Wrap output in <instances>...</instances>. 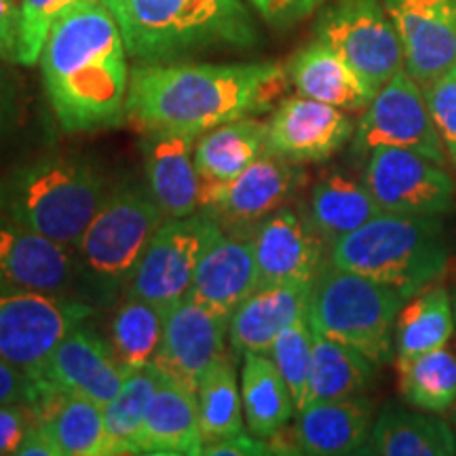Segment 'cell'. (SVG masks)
Returning a JSON list of instances; mask_svg holds the SVG:
<instances>
[{
	"instance_id": "5",
	"label": "cell",
	"mask_w": 456,
	"mask_h": 456,
	"mask_svg": "<svg viewBox=\"0 0 456 456\" xmlns=\"http://www.w3.org/2000/svg\"><path fill=\"white\" fill-rule=\"evenodd\" d=\"M163 222V209L146 188L125 184L110 191L74 248L77 298L104 309L117 305Z\"/></svg>"
},
{
	"instance_id": "26",
	"label": "cell",
	"mask_w": 456,
	"mask_h": 456,
	"mask_svg": "<svg viewBox=\"0 0 456 456\" xmlns=\"http://www.w3.org/2000/svg\"><path fill=\"white\" fill-rule=\"evenodd\" d=\"M366 448L383 456H450L456 454V436L433 412L420 414L391 403L372 423Z\"/></svg>"
},
{
	"instance_id": "28",
	"label": "cell",
	"mask_w": 456,
	"mask_h": 456,
	"mask_svg": "<svg viewBox=\"0 0 456 456\" xmlns=\"http://www.w3.org/2000/svg\"><path fill=\"white\" fill-rule=\"evenodd\" d=\"M32 410L61 456H104V408L87 399L43 389Z\"/></svg>"
},
{
	"instance_id": "46",
	"label": "cell",
	"mask_w": 456,
	"mask_h": 456,
	"mask_svg": "<svg viewBox=\"0 0 456 456\" xmlns=\"http://www.w3.org/2000/svg\"><path fill=\"white\" fill-rule=\"evenodd\" d=\"M15 454L17 456H61L60 448H57L55 442L51 440L47 429L37 423V419H34L30 429L26 431L24 440L20 442Z\"/></svg>"
},
{
	"instance_id": "24",
	"label": "cell",
	"mask_w": 456,
	"mask_h": 456,
	"mask_svg": "<svg viewBox=\"0 0 456 456\" xmlns=\"http://www.w3.org/2000/svg\"><path fill=\"white\" fill-rule=\"evenodd\" d=\"M372 429V406L363 397L311 402L298 410L294 442L311 456L362 454Z\"/></svg>"
},
{
	"instance_id": "39",
	"label": "cell",
	"mask_w": 456,
	"mask_h": 456,
	"mask_svg": "<svg viewBox=\"0 0 456 456\" xmlns=\"http://www.w3.org/2000/svg\"><path fill=\"white\" fill-rule=\"evenodd\" d=\"M423 91L442 144L456 167V64Z\"/></svg>"
},
{
	"instance_id": "43",
	"label": "cell",
	"mask_w": 456,
	"mask_h": 456,
	"mask_svg": "<svg viewBox=\"0 0 456 456\" xmlns=\"http://www.w3.org/2000/svg\"><path fill=\"white\" fill-rule=\"evenodd\" d=\"M271 26L288 28L311 15L322 0H249Z\"/></svg>"
},
{
	"instance_id": "10",
	"label": "cell",
	"mask_w": 456,
	"mask_h": 456,
	"mask_svg": "<svg viewBox=\"0 0 456 456\" xmlns=\"http://www.w3.org/2000/svg\"><path fill=\"white\" fill-rule=\"evenodd\" d=\"M95 306L78 298L0 283V357L34 374L55 345Z\"/></svg>"
},
{
	"instance_id": "35",
	"label": "cell",
	"mask_w": 456,
	"mask_h": 456,
	"mask_svg": "<svg viewBox=\"0 0 456 456\" xmlns=\"http://www.w3.org/2000/svg\"><path fill=\"white\" fill-rule=\"evenodd\" d=\"M399 393L420 412L440 414L456 403V351L440 349L397 359Z\"/></svg>"
},
{
	"instance_id": "14",
	"label": "cell",
	"mask_w": 456,
	"mask_h": 456,
	"mask_svg": "<svg viewBox=\"0 0 456 456\" xmlns=\"http://www.w3.org/2000/svg\"><path fill=\"white\" fill-rule=\"evenodd\" d=\"M43 389L87 399L104 408L121 389L127 372L110 342L81 326L72 328L32 374Z\"/></svg>"
},
{
	"instance_id": "11",
	"label": "cell",
	"mask_w": 456,
	"mask_h": 456,
	"mask_svg": "<svg viewBox=\"0 0 456 456\" xmlns=\"http://www.w3.org/2000/svg\"><path fill=\"white\" fill-rule=\"evenodd\" d=\"M379 146L410 148L431 161L446 163L448 152L431 118L425 91L406 70L376 91L357 123L353 138L355 155L366 157Z\"/></svg>"
},
{
	"instance_id": "12",
	"label": "cell",
	"mask_w": 456,
	"mask_h": 456,
	"mask_svg": "<svg viewBox=\"0 0 456 456\" xmlns=\"http://www.w3.org/2000/svg\"><path fill=\"white\" fill-rule=\"evenodd\" d=\"M363 182L379 208L389 214L442 216L454 208L452 178L440 163L410 148H374Z\"/></svg>"
},
{
	"instance_id": "20",
	"label": "cell",
	"mask_w": 456,
	"mask_h": 456,
	"mask_svg": "<svg viewBox=\"0 0 456 456\" xmlns=\"http://www.w3.org/2000/svg\"><path fill=\"white\" fill-rule=\"evenodd\" d=\"M144 165L148 191L165 218H186L201 209L203 178L195 163L199 135L184 131H146Z\"/></svg>"
},
{
	"instance_id": "23",
	"label": "cell",
	"mask_w": 456,
	"mask_h": 456,
	"mask_svg": "<svg viewBox=\"0 0 456 456\" xmlns=\"http://www.w3.org/2000/svg\"><path fill=\"white\" fill-rule=\"evenodd\" d=\"M256 288H258V266H256L252 235L222 232L218 241L203 254L186 296L232 315V311Z\"/></svg>"
},
{
	"instance_id": "13",
	"label": "cell",
	"mask_w": 456,
	"mask_h": 456,
	"mask_svg": "<svg viewBox=\"0 0 456 456\" xmlns=\"http://www.w3.org/2000/svg\"><path fill=\"white\" fill-rule=\"evenodd\" d=\"M305 171L294 161L266 151L228 182H205L201 186V209L216 220L235 226L258 224L266 216L285 208L296 195Z\"/></svg>"
},
{
	"instance_id": "17",
	"label": "cell",
	"mask_w": 456,
	"mask_h": 456,
	"mask_svg": "<svg viewBox=\"0 0 456 456\" xmlns=\"http://www.w3.org/2000/svg\"><path fill=\"white\" fill-rule=\"evenodd\" d=\"M258 285L313 283L323 266V237L309 216L281 208L252 232Z\"/></svg>"
},
{
	"instance_id": "9",
	"label": "cell",
	"mask_w": 456,
	"mask_h": 456,
	"mask_svg": "<svg viewBox=\"0 0 456 456\" xmlns=\"http://www.w3.org/2000/svg\"><path fill=\"white\" fill-rule=\"evenodd\" d=\"M222 232L220 222L205 212L167 218L148 243L127 294L151 302L167 315L188 294L199 262Z\"/></svg>"
},
{
	"instance_id": "15",
	"label": "cell",
	"mask_w": 456,
	"mask_h": 456,
	"mask_svg": "<svg viewBox=\"0 0 456 456\" xmlns=\"http://www.w3.org/2000/svg\"><path fill=\"white\" fill-rule=\"evenodd\" d=\"M228 326L231 315L184 296L165 315L155 363L197 391L201 376L228 355Z\"/></svg>"
},
{
	"instance_id": "1",
	"label": "cell",
	"mask_w": 456,
	"mask_h": 456,
	"mask_svg": "<svg viewBox=\"0 0 456 456\" xmlns=\"http://www.w3.org/2000/svg\"><path fill=\"white\" fill-rule=\"evenodd\" d=\"M288 85V70L256 64H138L129 72L127 118L146 131L201 135L218 125L269 112Z\"/></svg>"
},
{
	"instance_id": "30",
	"label": "cell",
	"mask_w": 456,
	"mask_h": 456,
	"mask_svg": "<svg viewBox=\"0 0 456 456\" xmlns=\"http://www.w3.org/2000/svg\"><path fill=\"white\" fill-rule=\"evenodd\" d=\"M380 212L383 209L374 201L366 182H359L342 171L328 174L311 192L309 218L330 245L357 231Z\"/></svg>"
},
{
	"instance_id": "45",
	"label": "cell",
	"mask_w": 456,
	"mask_h": 456,
	"mask_svg": "<svg viewBox=\"0 0 456 456\" xmlns=\"http://www.w3.org/2000/svg\"><path fill=\"white\" fill-rule=\"evenodd\" d=\"M203 454L209 456H265L273 454L271 444L262 437L256 436H245L243 433H237V436L226 437V440L205 444Z\"/></svg>"
},
{
	"instance_id": "21",
	"label": "cell",
	"mask_w": 456,
	"mask_h": 456,
	"mask_svg": "<svg viewBox=\"0 0 456 456\" xmlns=\"http://www.w3.org/2000/svg\"><path fill=\"white\" fill-rule=\"evenodd\" d=\"M313 283L258 285L232 311L228 338L237 355L269 353L277 336L309 313Z\"/></svg>"
},
{
	"instance_id": "6",
	"label": "cell",
	"mask_w": 456,
	"mask_h": 456,
	"mask_svg": "<svg viewBox=\"0 0 456 456\" xmlns=\"http://www.w3.org/2000/svg\"><path fill=\"white\" fill-rule=\"evenodd\" d=\"M448 256L437 216L380 212L330 245L336 266L391 285L406 300L444 275Z\"/></svg>"
},
{
	"instance_id": "44",
	"label": "cell",
	"mask_w": 456,
	"mask_h": 456,
	"mask_svg": "<svg viewBox=\"0 0 456 456\" xmlns=\"http://www.w3.org/2000/svg\"><path fill=\"white\" fill-rule=\"evenodd\" d=\"M20 0H0V60L13 64L20 49Z\"/></svg>"
},
{
	"instance_id": "36",
	"label": "cell",
	"mask_w": 456,
	"mask_h": 456,
	"mask_svg": "<svg viewBox=\"0 0 456 456\" xmlns=\"http://www.w3.org/2000/svg\"><path fill=\"white\" fill-rule=\"evenodd\" d=\"M199 425L203 442L212 444L243 433V402L235 366L231 357H222L201 376L197 385Z\"/></svg>"
},
{
	"instance_id": "25",
	"label": "cell",
	"mask_w": 456,
	"mask_h": 456,
	"mask_svg": "<svg viewBox=\"0 0 456 456\" xmlns=\"http://www.w3.org/2000/svg\"><path fill=\"white\" fill-rule=\"evenodd\" d=\"M288 78L302 98L323 102L340 110H359L374 98L353 68L319 38L292 57Z\"/></svg>"
},
{
	"instance_id": "31",
	"label": "cell",
	"mask_w": 456,
	"mask_h": 456,
	"mask_svg": "<svg viewBox=\"0 0 456 456\" xmlns=\"http://www.w3.org/2000/svg\"><path fill=\"white\" fill-rule=\"evenodd\" d=\"M408 300L395 322L397 359H410L446 346L454 334V311L448 289L440 283H431Z\"/></svg>"
},
{
	"instance_id": "29",
	"label": "cell",
	"mask_w": 456,
	"mask_h": 456,
	"mask_svg": "<svg viewBox=\"0 0 456 456\" xmlns=\"http://www.w3.org/2000/svg\"><path fill=\"white\" fill-rule=\"evenodd\" d=\"M269 123L245 117L197 138L195 163L205 182H228L266 152Z\"/></svg>"
},
{
	"instance_id": "34",
	"label": "cell",
	"mask_w": 456,
	"mask_h": 456,
	"mask_svg": "<svg viewBox=\"0 0 456 456\" xmlns=\"http://www.w3.org/2000/svg\"><path fill=\"white\" fill-rule=\"evenodd\" d=\"M165 315L151 302L125 294L110 322V346L125 372L134 374L155 362Z\"/></svg>"
},
{
	"instance_id": "19",
	"label": "cell",
	"mask_w": 456,
	"mask_h": 456,
	"mask_svg": "<svg viewBox=\"0 0 456 456\" xmlns=\"http://www.w3.org/2000/svg\"><path fill=\"white\" fill-rule=\"evenodd\" d=\"M351 135L353 121L340 108L296 95L273 112L266 151L294 163H317L336 155Z\"/></svg>"
},
{
	"instance_id": "18",
	"label": "cell",
	"mask_w": 456,
	"mask_h": 456,
	"mask_svg": "<svg viewBox=\"0 0 456 456\" xmlns=\"http://www.w3.org/2000/svg\"><path fill=\"white\" fill-rule=\"evenodd\" d=\"M0 283L77 298L74 249L0 214Z\"/></svg>"
},
{
	"instance_id": "8",
	"label": "cell",
	"mask_w": 456,
	"mask_h": 456,
	"mask_svg": "<svg viewBox=\"0 0 456 456\" xmlns=\"http://www.w3.org/2000/svg\"><path fill=\"white\" fill-rule=\"evenodd\" d=\"M317 38L353 68L372 95L406 68L399 34L380 0H336L319 17Z\"/></svg>"
},
{
	"instance_id": "47",
	"label": "cell",
	"mask_w": 456,
	"mask_h": 456,
	"mask_svg": "<svg viewBox=\"0 0 456 456\" xmlns=\"http://www.w3.org/2000/svg\"><path fill=\"white\" fill-rule=\"evenodd\" d=\"M452 423H454V436H456V403H454V414H452Z\"/></svg>"
},
{
	"instance_id": "22",
	"label": "cell",
	"mask_w": 456,
	"mask_h": 456,
	"mask_svg": "<svg viewBox=\"0 0 456 456\" xmlns=\"http://www.w3.org/2000/svg\"><path fill=\"white\" fill-rule=\"evenodd\" d=\"M203 448L197 391L163 372L142 429V454L197 456Z\"/></svg>"
},
{
	"instance_id": "32",
	"label": "cell",
	"mask_w": 456,
	"mask_h": 456,
	"mask_svg": "<svg viewBox=\"0 0 456 456\" xmlns=\"http://www.w3.org/2000/svg\"><path fill=\"white\" fill-rule=\"evenodd\" d=\"M163 370L155 362L129 374L104 406V456L142 454L140 437Z\"/></svg>"
},
{
	"instance_id": "33",
	"label": "cell",
	"mask_w": 456,
	"mask_h": 456,
	"mask_svg": "<svg viewBox=\"0 0 456 456\" xmlns=\"http://www.w3.org/2000/svg\"><path fill=\"white\" fill-rule=\"evenodd\" d=\"M374 363L363 353L315 332L309 403L357 397L370 385Z\"/></svg>"
},
{
	"instance_id": "40",
	"label": "cell",
	"mask_w": 456,
	"mask_h": 456,
	"mask_svg": "<svg viewBox=\"0 0 456 456\" xmlns=\"http://www.w3.org/2000/svg\"><path fill=\"white\" fill-rule=\"evenodd\" d=\"M24 114L26 102L20 78L11 70L9 61L0 60V155L24 125Z\"/></svg>"
},
{
	"instance_id": "16",
	"label": "cell",
	"mask_w": 456,
	"mask_h": 456,
	"mask_svg": "<svg viewBox=\"0 0 456 456\" xmlns=\"http://www.w3.org/2000/svg\"><path fill=\"white\" fill-rule=\"evenodd\" d=\"M406 72L420 87L456 64V0H385Z\"/></svg>"
},
{
	"instance_id": "4",
	"label": "cell",
	"mask_w": 456,
	"mask_h": 456,
	"mask_svg": "<svg viewBox=\"0 0 456 456\" xmlns=\"http://www.w3.org/2000/svg\"><path fill=\"white\" fill-rule=\"evenodd\" d=\"M110 195L106 175L78 155H43L0 178V214L74 249Z\"/></svg>"
},
{
	"instance_id": "27",
	"label": "cell",
	"mask_w": 456,
	"mask_h": 456,
	"mask_svg": "<svg viewBox=\"0 0 456 456\" xmlns=\"http://www.w3.org/2000/svg\"><path fill=\"white\" fill-rule=\"evenodd\" d=\"M241 363V402L252 436L271 440L292 420L296 403L288 383L269 353H245Z\"/></svg>"
},
{
	"instance_id": "41",
	"label": "cell",
	"mask_w": 456,
	"mask_h": 456,
	"mask_svg": "<svg viewBox=\"0 0 456 456\" xmlns=\"http://www.w3.org/2000/svg\"><path fill=\"white\" fill-rule=\"evenodd\" d=\"M43 395V387L26 370L0 357V403H28L34 406Z\"/></svg>"
},
{
	"instance_id": "37",
	"label": "cell",
	"mask_w": 456,
	"mask_h": 456,
	"mask_svg": "<svg viewBox=\"0 0 456 456\" xmlns=\"http://www.w3.org/2000/svg\"><path fill=\"white\" fill-rule=\"evenodd\" d=\"M313 340H315V332H313L309 313H306L305 317L296 319L292 326L285 328L277 336L269 351L271 359L292 391L296 410H302L309 403Z\"/></svg>"
},
{
	"instance_id": "7",
	"label": "cell",
	"mask_w": 456,
	"mask_h": 456,
	"mask_svg": "<svg viewBox=\"0 0 456 456\" xmlns=\"http://www.w3.org/2000/svg\"><path fill=\"white\" fill-rule=\"evenodd\" d=\"M403 298L391 285L323 262L309 298V322L317 334L338 340L363 353L374 366L391 357Z\"/></svg>"
},
{
	"instance_id": "38",
	"label": "cell",
	"mask_w": 456,
	"mask_h": 456,
	"mask_svg": "<svg viewBox=\"0 0 456 456\" xmlns=\"http://www.w3.org/2000/svg\"><path fill=\"white\" fill-rule=\"evenodd\" d=\"M87 0H20V49L17 64L34 66L41 61V53L49 30L68 11Z\"/></svg>"
},
{
	"instance_id": "42",
	"label": "cell",
	"mask_w": 456,
	"mask_h": 456,
	"mask_svg": "<svg viewBox=\"0 0 456 456\" xmlns=\"http://www.w3.org/2000/svg\"><path fill=\"white\" fill-rule=\"evenodd\" d=\"M34 423V410L28 403H0V456L15 454L26 431Z\"/></svg>"
},
{
	"instance_id": "2",
	"label": "cell",
	"mask_w": 456,
	"mask_h": 456,
	"mask_svg": "<svg viewBox=\"0 0 456 456\" xmlns=\"http://www.w3.org/2000/svg\"><path fill=\"white\" fill-rule=\"evenodd\" d=\"M127 49L102 0H87L49 30L41 70L49 104L68 134L118 127L127 118Z\"/></svg>"
},
{
	"instance_id": "3",
	"label": "cell",
	"mask_w": 456,
	"mask_h": 456,
	"mask_svg": "<svg viewBox=\"0 0 456 456\" xmlns=\"http://www.w3.org/2000/svg\"><path fill=\"white\" fill-rule=\"evenodd\" d=\"M138 64H171L260 41L243 0H102Z\"/></svg>"
}]
</instances>
